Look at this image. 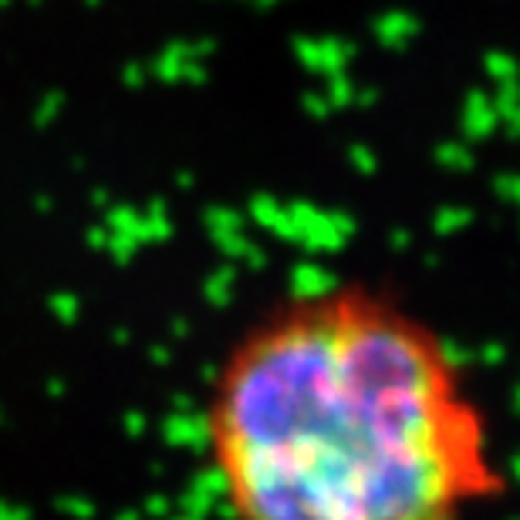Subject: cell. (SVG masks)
<instances>
[{"instance_id":"cell-1","label":"cell","mask_w":520,"mask_h":520,"mask_svg":"<svg viewBox=\"0 0 520 520\" xmlns=\"http://www.w3.org/2000/svg\"><path fill=\"white\" fill-rule=\"evenodd\" d=\"M203 446L230 520H470L507 494L463 358L368 281L250 321L210 378Z\"/></svg>"}]
</instances>
